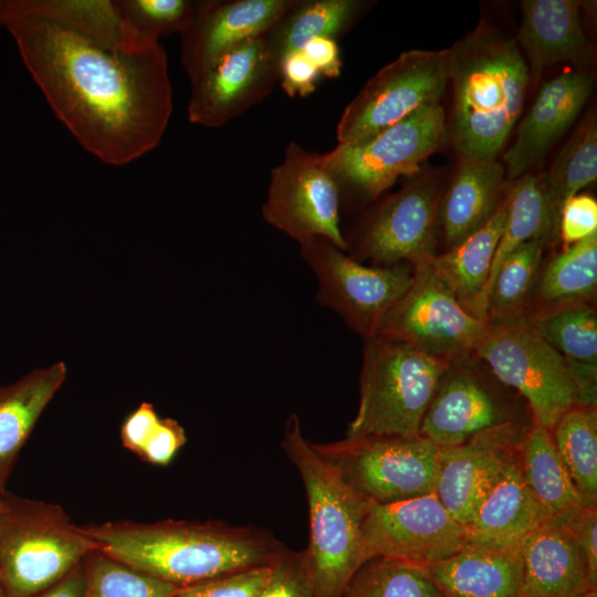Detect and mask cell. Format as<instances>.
Masks as SVG:
<instances>
[{"label": "cell", "mask_w": 597, "mask_h": 597, "mask_svg": "<svg viewBox=\"0 0 597 597\" xmlns=\"http://www.w3.org/2000/svg\"><path fill=\"white\" fill-rule=\"evenodd\" d=\"M0 30L100 161L124 166L158 146L172 113L167 54L126 25L113 0H0Z\"/></svg>", "instance_id": "obj_1"}, {"label": "cell", "mask_w": 597, "mask_h": 597, "mask_svg": "<svg viewBox=\"0 0 597 597\" xmlns=\"http://www.w3.org/2000/svg\"><path fill=\"white\" fill-rule=\"evenodd\" d=\"M81 528L100 552L179 588L270 565L285 549L263 531L217 522H108Z\"/></svg>", "instance_id": "obj_2"}, {"label": "cell", "mask_w": 597, "mask_h": 597, "mask_svg": "<svg viewBox=\"0 0 597 597\" xmlns=\"http://www.w3.org/2000/svg\"><path fill=\"white\" fill-rule=\"evenodd\" d=\"M449 136L460 158L495 159L523 109L530 73L517 41L489 27L449 48Z\"/></svg>", "instance_id": "obj_3"}, {"label": "cell", "mask_w": 597, "mask_h": 597, "mask_svg": "<svg viewBox=\"0 0 597 597\" xmlns=\"http://www.w3.org/2000/svg\"><path fill=\"white\" fill-rule=\"evenodd\" d=\"M282 448L298 471L310 510L305 549L317 597H341L355 573L371 558L363 524L371 504L303 434L297 415L285 425Z\"/></svg>", "instance_id": "obj_4"}, {"label": "cell", "mask_w": 597, "mask_h": 597, "mask_svg": "<svg viewBox=\"0 0 597 597\" xmlns=\"http://www.w3.org/2000/svg\"><path fill=\"white\" fill-rule=\"evenodd\" d=\"M447 363L399 339L364 338L359 404L346 438L418 436Z\"/></svg>", "instance_id": "obj_5"}, {"label": "cell", "mask_w": 597, "mask_h": 597, "mask_svg": "<svg viewBox=\"0 0 597 597\" xmlns=\"http://www.w3.org/2000/svg\"><path fill=\"white\" fill-rule=\"evenodd\" d=\"M97 549L56 505L3 494L0 587L6 597H33Z\"/></svg>", "instance_id": "obj_6"}, {"label": "cell", "mask_w": 597, "mask_h": 597, "mask_svg": "<svg viewBox=\"0 0 597 597\" xmlns=\"http://www.w3.org/2000/svg\"><path fill=\"white\" fill-rule=\"evenodd\" d=\"M473 354L496 380L524 398L532 421L549 431L564 412L580 405L579 388L567 362L527 316L489 322Z\"/></svg>", "instance_id": "obj_7"}, {"label": "cell", "mask_w": 597, "mask_h": 597, "mask_svg": "<svg viewBox=\"0 0 597 597\" xmlns=\"http://www.w3.org/2000/svg\"><path fill=\"white\" fill-rule=\"evenodd\" d=\"M447 137L441 104L422 107L379 133L323 154L327 170L344 193L368 201L401 177L420 170Z\"/></svg>", "instance_id": "obj_8"}, {"label": "cell", "mask_w": 597, "mask_h": 597, "mask_svg": "<svg viewBox=\"0 0 597 597\" xmlns=\"http://www.w3.org/2000/svg\"><path fill=\"white\" fill-rule=\"evenodd\" d=\"M316 448L371 503L388 504L436 492L439 448L419 434L345 438Z\"/></svg>", "instance_id": "obj_9"}, {"label": "cell", "mask_w": 597, "mask_h": 597, "mask_svg": "<svg viewBox=\"0 0 597 597\" xmlns=\"http://www.w3.org/2000/svg\"><path fill=\"white\" fill-rule=\"evenodd\" d=\"M298 245L316 277L318 303L363 338L376 334L385 315L412 283L413 266L409 263L366 265L323 238Z\"/></svg>", "instance_id": "obj_10"}, {"label": "cell", "mask_w": 597, "mask_h": 597, "mask_svg": "<svg viewBox=\"0 0 597 597\" xmlns=\"http://www.w3.org/2000/svg\"><path fill=\"white\" fill-rule=\"evenodd\" d=\"M449 82V49L409 50L380 69L345 107L337 145L366 139L413 112L440 104Z\"/></svg>", "instance_id": "obj_11"}, {"label": "cell", "mask_w": 597, "mask_h": 597, "mask_svg": "<svg viewBox=\"0 0 597 597\" xmlns=\"http://www.w3.org/2000/svg\"><path fill=\"white\" fill-rule=\"evenodd\" d=\"M341 192L323 154L289 143L283 160L272 168L262 218L298 244L323 238L343 251Z\"/></svg>", "instance_id": "obj_12"}, {"label": "cell", "mask_w": 597, "mask_h": 597, "mask_svg": "<svg viewBox=\"0 0 597 597\" xmlns=\"http://www.w3.org/2000/svg\"><path fill=\"white\" fill-rule=\"evenodd\" d=\"M412 266L411 285L385 315L376 334L444 362L473 354L489 322L464 308L428 261Z\"/></svg>", "instance_id": "obj_13"}, {"label": "cell", "mask_w": 597, "mask_h": 597, "mask_svg": "<svg viewBox=\"0 0 597 597\" xmlns=\"http://www.w3.org/2000/svg\"><path fill=\"white\" fill-rule=\"evenodd\" d=\"M502 388L474 354L450 359L422 417L419 436L446 448L494 427L517 422Z\"/></svg>", "instance_id": "obj_14"}, {"label": "cell", "mask_w": 597, "mask_h": 597, "mask_svg": "<svg viewBox=\"0 0 597 597\" xmlns=\"http://www.w3.org/2000/svg\"><path fill=\"white\" fill-rule=\"evenodd\" d=\"M366 547L383 556L429 567L461 551L467 528L436 493L405 501L371 503L363 524Z\"/></svg>", "instance_id": "obj_15"}, {"label": "cell", "mask_w": 597, "mask_h": 597, "mask_svg": "<svg viewBox=\"0 0 597 597\" xmlns=\"http://www.w3.org/2000/svg\"><path fill=\"white\" fill-rule=\"evenodd\" d=\"M441 195L440 182L430 177L392 193L368 216L349 254L379 266L429 261L436 254Z\"/></svg>", "instance_id": "obj_16"}, {"label": "cell", "mask_w": 597, "mask_h": 597, "mask_svg": "<svg viewBox=\"0 0 597 597\" xmlns=\"http://www.w3.org/2000/svg\"><path fill=\"white\" fill-rule=\"evenodd\" d=\"M189 80V122L217 128L265 98L279 75L264 34L234 45Z\"/></svg>", "instance_id": "obj_17"}, {"label": "cell", "mask_w": 597, "mask_h": 597, "mask_svg": "<svg viewBox=\"0 0 597 597\" xmlns=\"http://www.w3.org/2000/svg\"><path fill=\"white\" fill-rule=\"evenodd\" d=\"M526 427L507 422L468 441L439 448L436 495L464 527L506 467L517 458Z\"/></svg>", "instance_id": "obj_18"}, {"label": "cell", "mask_w": 597, "mask_h": 597, "mask_svg": "<svg viewBox=\"0 0 597 597\" xmlns=\"http://www.w3.org/2000/svg\"><path fill=\"white\" fill-rule=\"evenodd\" d=\"M292 0L197 1L188 29L181 34L180 60L191 77L234 45L266 34Z\"/></svg>", "instance_id": "obj_19"}, {"label": "cell", "mask_w": 597, "mask_h": 597, "mask_svg": "<svg viewBox=\"0 0 597 597\" xmlns=\"http://www.w3.org/2000/svg\"><path fill=\"white\" fill-rule=\"evenodd\" d=\"M593 88V77L584 71H565L544 83L522 118L513 145L503 155L510 180L527 174L545 158L574 124Z\"/></svg>", "instance_id": "obj_20"}, {"label": "cell", "mask_w": 597, "mask_h": 597, "mask_svg": "<svg viewBox=\"0 0 597 597\" xmlns=\"http://www.w3.org/2000/svg\"><path fill=\"white\" fill-rule=\"evenodd\" d=\"M523 578L517 597H582L593 589L572 528L549 517L521 542Z\"/></svg>", "instance_id": "obj_21"}, {"label": "cell", "mask_w": 597, "mask_h": 597, "mask_svg": "<svg viewBox=\"0 0 597 597\" xmlns=\"http://www.w3.org/2000/svg\"><path fill=\"white\" fill-rule=\"evenodd\" d=\"M549 517L525 483L519 453L475 509L465 526L467 544L519 547L527 534Z\"/></svg>", "instance_id": "obj_22"}, {"label": "cell", "mask_w": 597, "mask_h": 597, "mask_svg": "<svg viewBox=\"0 0 597 597\" xmlns=\"http://www.w3.org/2000/svg\"><path fill=\"white\" fill-rule=\"evenodd\" d=\"M504 177V166L495 159L460 158L438 209L439 230L449 249L494 216L506 193Z\"/></svg>", "instance_id": "obj_23"}, {"label": "cell", "mask_w": 597, "mask_h": 597, "mask_svg": "<svg viewBox=\"0 0 597 597\" xmlns=\"http://www.w3.org/2000/svg\"><path fill=\"white\" fill-rule=\"evenodd\" d=\"M428 572L441 597H517L523 578L521 546L467 544Z\"/></svg>", "instance_id": "obj_24"}, {"label": "cell", "mask_w": 597, "mask_h": 597, "mask_svg": "<svg viewBox=\"0 0 597 597\" xmlns=\"http://www.w3.org/2000/svg\"><path fill=\"white\" fill-rule=\"evenodd\" d=\"M580 2L575 0H524L517 44L530 65V77L537 81L546 67L576 62L586 49L580 22ZM519 45V46H520Z\"/></svg>", "instance_id": "obj_25"}, {"label": "cell", "mask_w": 597, "mask_h": 597, "mask_svg": "<svg viewBox=\"0 0 597 597\" xmlns=\"http://www.w3.org/2000/svg\"><path fill=\"white\" fill-rule=\"evenodd\" d=\"M65 378L66 366L57 362L0 386V494L7 492L20 450Z\"/></svg>", "instance_id": "obj_26"}, {"label": "cell", "mask_w": 597, "mask_h": 597, "mask_svg": "<svg viewBox=\"0 0 597 597\" xmlns=\"http://www.w3.org/2000/svg\"><path fill=\"white\" fill-rule=\"evenodd\" d=\"M507 208L509 200L505 193L494 216L482 228L448 251L436 253L428 261L434 274L460 304L481 320H485L482 294L504 228Z\"/></svg>", "instance_id": "obj_27"}, {"label": "cell", "mask_w": 597, "mask_h": 597, "mask_svg": "<svg viewBox=\"0 0 597 597\" xmlns=\"http://www.w3.org/2000/svg\"><path fill=\"white\" fill-rule=\"evenodd\" d=\"M525 316L567 362L579 388L580 405L596 406L597 313L593 303L564 305Z\"/></svg>", "instance_id": "obj_28"}, {"label": "cell", "mask_w": 597, "mask_h": 597, "mask_svg": "<svg viewBox=\"0 0 597 597\" xmlns=\"http://www.w3.org/2000/svg\"><path fill=\"white\" fill-rule=\"evenodd\" d=\"M520 464L526 485L551 516L565 521L584 507L552 432L533 421L521 438Z\"/></svg>", "instance_id": "obj_29"}, {"label": "cell", "mask_w": 597, "mask_h": 597, "mask_svg": "<svg viewBox=\"0 0 597 597\" xmlns=\"http://www.w3.org/2000/svg\"><path fill=\"white\" fill-rule=\"evenodd\" d=\"M597 177V121L590 114L574 132L543 174L547 245L556 242L562 210L577 191Z\"/></svg>", "instance_id": "obj_30"}, {"label": "cell", "mask_w": 597, "mask_h": 597, "mask_svg": "<svg viewBox=\"0 0 597 597\" xmlns=\"http://www.w3.org/2000/svg\"><path fill=\"white\" fill-rule=\"evenodd\" d=\"M365 7L358 0L292 1L280 21L265 34L277 67L281 59L300 51L315 38H333L346 31Z\"/></svg>", "instance_id": "obj_31"}, {"label": "cell", "mask_w": 597, "mask_h": 597, "mask_svg": "<svg viewBox=\"0 0 597 597\" xmlns=\"http://www.w3.org/2000/svg\"><path fill=\"white\" fill-rule=\"evenodd\" d=\"M597 290V232L565 248L541 270L534 290L538 311L593 303ZM535 311V312H538ZM534 312V313H535Z\"/></svg>", "instance_id": "obj_32"}, {"label": "cell", "mask_w": 597, "mask_h": 597, "mask_svg": "<svg viewBox=\"0 0 597 597\" xmlns=\"http://www.w3.org/2000/svg\"><path fill=\"white\" fill-rule=\"evenodd\" d=\"M551 432L583 506H597L596 406H573Z\"/></svg>", "instance_id": "obj_33"}, {"label": "cell", "mask_w": 597, "mask_h": 597, "mask_svg": "<svg viewBox=\"0 0 597 597\" xmlns=\"http://www.w3.org/2000/svg\"><path fill=\"white\" fill-rule=\"evenodd\" d=\"M509 208L490 274L482 294V310L486 320V300L494 275L504 260L522 243L540 239L547 247L546 206L543 174L527 172L513 180L506 191Z\"/></svg>", "instance_id": "obj_34"}, {"label": "cell", "mask_w": 597, "mask_h": 597, "mask_svg": "<svg viewBox=\"0 0 597 597\" xmlns=\"http://www.w3.org/2000/svg\"><path fill=\"white\" fill-rule=\"evenodd\" d=\"M545 245L532 239L516 248L498 269L486 300V321L526 315L542 268Z\"/></svg>", "instance_id": "obj_35"}, {"label": "cell", "mask_w": 597, "mask_h": 597, "mask_svg": "<svg viewBox=\"0 0 597 597\" xmlns=\"http://www.w3.org/2000/svg\"><path fill=\"white\" fill-rule=\"evenodd\" d=\"M341 597H441L428 568L376 556L352 577Z\"/></svg>", "instance_id": "obj_36"}, {"label": "cell", "mask_w": 597, "mask_h": 597, "mask_svg": "<svg viewBox=\"0 0 597 597\" xmlns=\"http://www.w3.org/2000/svg\"><path fill=\"white\" fill-rule=\"evenodd\" d=\"M84 597H176L179 587L136 570L95 549L84 559Z\"/></svg>", "instance_id": "obj_37"}, {"label": "cell", "mask_w": 597, "mask_h": 597, "mask_svg": "<svg viewBox=\"0 0 597 597\" xmlns=\"http://www.w3.org/2000/svg\"><path fill=\"white\" fill-rule=\"evenodd\" d=\"M121 20L139 36L159 41L161 36L188 29L196 12L191 0H113Z\"/></svg>", "instance_id": "obj_38"}, {"label": "cell", "mask_w": 597, "mask_h": 597, "mask_svg": "<svg viewBox=\"0 0 597 597\" xmlns=\"http://www.w3.org/2000/svg\"><path fill=\"white\" fill-rule=\"evenodd\" d=\"M258 597H317L306 552L284 549L272 563L271 574Z\"/></svg>", "instance_id": "obj_39"}, {"label": "cell", "mask_w": 597, "mask_h": 597, "mask_svg": "<svg viewBox=\"0 0 597 597\" xmlns=\"http://www.w3.org/2000/svg\"><path fill=\"white\" fill-rule=\"evenodd\" d=\"M272 564L227 574L179 588L176 597H258Z\"/></svg>", "instance_id": "obj_40"}, {"label": "cell", "mask_w": 597, "mask_h": 597, "mask_svg": "<svg viewBox=\"0 0 597 597\" xmlns=\"http://www.w3.org/2000/svg\"><path fill=\"white\" fill-rule=\"evenodd\" d=\"M597 232V201L588 195H575L564 206L558 235L567 247Z\"/></svg>", "instance_id": "obj_41"}, {"label": "cell", "mask_w": 597, "mask_h": 597, "mask_svg": "<svg viewBox=\"0 0 597 597\" xmlns=\"http://www.w3.org/2000/svg\"><path fill=\"white\" fill-rule=\"evenodd\" d=\"M277 75L283 91L291 97L312 94L321 77L301 51L291 52L281 59Z\"/></svg>", "instance_id": "obj_42"}, {"label": "cell", "mask_w": 597, "mask_h": 597, "mask_svg": "<svg viewBox=\"0 0 597 597\" xmlns=\"http://www.w3.org/2000/svg\"><path fill=\"white\" fill-rule=\"evenodd\" d=\"M185 443L186 433L184 428L174 419H160L140 457L150 463L165 465L171 461Z\"/></svg>", "instance_id": "obj_43"}, {"label": "cell", "mask_w": 597, "mask_h": 597, "mask_svg": "<svg viewBox=\"0 0 597 597\" xmlns=\"http://www.w3.org/2000/svg\"><path fill=\"white\" fill-rule=\"evenodd\" d=\"M563 522L574 532L587 563L590 586L597 589V506L583 507Z\"/></svg>", "instance_id": "obj_44"}, {"label": "cell", "mask_w": 597, "mask_h": 597, "mask_svg": "<svg viewBox=\"0 0 597 597\" xmlns=\"http://www.w3.org/2000/svg\"><path fill=\"white\" fill-rule=\"evenodd\" d=\"M161 418L154 406L143 402L124 419L121 428L123 444L140 455L144 447L151 438Z\"/></svg>", "instance_id": "obj_45"}, {"label": "cell", "mask_w": 597, "mask_h": 597, "mask_svg": "<svg viewBox=\"0 0 597 597\" xmlns=\"http://www.w3.org/2000/svg\"><path fill=\"white\" fill-rule=\"evenodd\" d=\"M321 76L337 77L341 74L342 60L336 39L315 38L300 50Z\"/></svg>", "instance_id": "obj_46"}, {"label": "cell", "mask_w": 597, "mask_h": 597, "mask_svg": "<svg viewBox=\"0 0 597 597\" xmlns=\"http://www.w3.org/2000/svg\"><path fill=\"white\" fill-rule=\"evenodd\" d=\"M85 589L86 573L83 561L59 582L33 597H84Z\"/></svg>", "instance_id": "obj_47"}, {"label": "cell", "mask_w": 597, "mask_h": 597, "mask_svg": "<svg viewBox=\"0 0 597 597\" xmlns=\"http://www.w3.org/2000/svg\"><path fill=\"white\" fill-rule=\"evenodd\" d=\"M582 597H597V590H589Z\"/></svg>", "instance_id": "obj_48"}, {"label": "cell", "mask_w": 597, "mask_h": 597, "mask_svg": "<svg viewBox=\"0 0 597 597\" xmlns=\"http://www.w3.org/2000/svg\"><path fill=\"white\" fill-rule=\"evenodd\" d=\"M3 494H0V511H1L2 506H3Z\"/></svg>", "instance_id": "obj_49"}, {"label": "cell", "mask_w": 597, "mask_h": 597, "mask_svg": "<svg viewBox=\"0 0 597 597\" xmlns=\"http://www.w3.org/2000/svg\"><path fill=\"white\" fill-rule=\"evenodd\" d=\"M0 597H6V595L3 594L1 587H0Z\"/></svg>", "instance_id": "obj_50"}]
</instances>
